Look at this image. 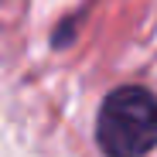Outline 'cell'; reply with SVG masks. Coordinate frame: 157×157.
Instances as JSON below:
<instances>
[{
  "label": "cell",
  "instance_id": "obj_1",
  "mask_svg": "<svg viewBox=\"0 0 157 157\" xmlns=\"http://www.w3.org/2000/svg\"><path fill=\"white\" fill-rule=\"evenodd\" d=\"M96 133L109 157H144L157 147V96L140 86L116 89L99 109Z\"/></svg>",
  "mask_w": 157,
  "mask_h": 157
}]
</instances>
